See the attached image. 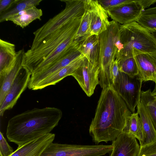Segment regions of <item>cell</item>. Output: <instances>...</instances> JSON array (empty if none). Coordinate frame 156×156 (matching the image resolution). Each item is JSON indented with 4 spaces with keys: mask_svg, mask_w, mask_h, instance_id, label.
Returning a JSON list of instances; mask_svg holds the SVG:
<instances>
[{
    "mask_svg": "<svg viewBox=\"0 0 156 156\" xmlns=\"http://www.w3.org/2000/svg\"><path fill=\"white\" fill-rule=\"evenodd\" d=\"M42 15L41 9L34 7L19 12L9 19L7 21H11L23 28L35 20H41Z\"/></svg>",
    "mask_w": 156,
    "mask_h": 156,
    "instance_id": "obj_22",
    "label": "cell"
},
{
    "mask_svg": "<svg viewBox=\"0 0 156 156\" xmlns=\"http://www.w3.org/2000/svg\"><path fill=\"white\" fill-rule=\"evenodd\" d=\"M138 0L123 5L107 10L108 16L121 25L136 22L144 10Z\"/></svg>",
    "mask_w": 156,
    "mask_h": 156,
    "instance_id": "obj_12",
    "label": "cell"
},
{
    "mask_svg": "<svg viewBox=\"0 0 156 156\" xmlns=\"http://www.w3.org/2000/svg\"><path fill=\"white\" fill-rule=\"evenodd\" d=\"M62 116L55 107L34 108L11 118L8 121L6 136L8 140L20 146L50 133Z\"/></svg>",
    "mask_w": 156,
    "mask_h": 156,
    "instance_id": "obj_2",
    "label": "cell"
},
{
    "mask_svg": "<svg viewBox=\"0 0 156 156\" xmlns=\"http://www.w3.org/2000/svg\"><path fill=\"white\" fill-rule=\"evenodd\" d=\"M78 49L90 63L98 67L99 43L98 35H94L89 37L80 45Z\"/></svg>",
    "mask_w": 156,
    "mask_h": 156,
    "instance_id": "obj_21",
    "label": "cell"
},
{
    "mask_svg": "<svg viewBox=\"0 0 156 156\" xmlns=\"http://www.w3.org/2000/svg\"><path fill=\"white\" fill-rule=\"evenodd\" d=\"M112 145L113 148L109 156H137L140 149L136 138L125 132L113 141Z\"/></svg>",
    "mask_w": 156,
    "mask_h": 156,
    "instance_id": "obj_16",
    "label": "cell"
},
{
    "mask_svg": "<svg viewBox=\"0 0 156 156\" xmlns=\"http://www.w3.org/2000/svg\"><path fill=\"white\" fill-rule=\"evenodd\" d=\"M123 132L132 135L139 140L140 146H143V126L140 118L137 112L131 114L129 118L127 126Z\"/></svg>",
    "mask_w": 156,
    "mask_h": 156,
    "instance_id": "obj_25",
    "label": "cell"
},
{
    "mask_svg": "<svg viewBox=\"0 0 156 156\" xmlns=\"http://www.w3.org/2000/svg\"><path fill=\"white\" fill-rule=\"evenodd\" d=\"M85 57L83 55L50 75L35 87L33 90L42 89L48 86L54 85L72 74L82 64Z\"/></svg>",
    "mask_w": 156,
    "mask_h": 156,
    "instance_id": "obj_18",
    "label": "cell"
},
{
    "mask_svg": "<svg viewBox=\"0 0 156 156\" xmlns=\"http://www.w3.org/2000/svg\"><path fill=\"white\" fill-rule=\"evenodd\" d=\"M111 145H80L51 143L40 156H101L113 150Z\"/></svg>",
    "mask_w": 156,
    "mask_h": 156,
    "instance_id": "obj_7",
    "label": "cell"
},
{
    "mask_svg": "<svg viewBox=\"0 0 156 156\" xmlns=\"http://www.w3.org/2000/svg\"><path fill=\"white\" fill-rule=\"evenodd\" d=\"M144 10L151 5L156 3V0H138Z\"/></svg>",
    "mask_w": 156,
    "mask_h": 156,
    "instance_id": "obj_34",
    "label": "cell"
},
{
    "mask_svg": "<svg viewBox=\"0 0 156 156\" xmlns=\"http://www.w3.org/2000/svg\"><path fill=\"white\" fill-rule=\"evenodd\" d=\"M155 103H156V98H155Z\"/></svg>",
    "mask_w": 156,
    "mask_h": 156,
    "instance_id": "obj_38",
    "label": "cell"
},
{
    "mask_svg": "<svg viewBox=\"0 0 156 156\" xmlns=\"http://www.w3.org/2000/svg\"><path fill=\"white\" fill-rule=\"evenodd\" d=\"M42 0H16L14 7L0 15V22L8 20L19 12L30 9L36 7Z\"/></svg>",
    "mask_w": 156,
    "mask_h": 156,
    "instance_id": "obj_24",
    "label": "cell"
},
{
    "mask_svg": "<svg viewBox=\"0 0 156 156\" xmlns=\"http://www.w3.org/2000/svg\"><path fill=\"white\" fill-rule=\"evenodd\" d=\"M86 3V9L76 32L74 42L80 45L91 36V18L90 12Z\"/></svg>",
    "mask_w": 156,
    "mask_h": 156,
    "instance_id": "obj_23",
    "label": "cell"
},
{
    "mask_svg": "<svg viewBox=\"0 0 156 156\" xmlns=\"http://www.w3.org/2000/svg\"><path fill=\"white\" fill-rule=\"evenodd\" d=\"M119 23L112 20L106 30L99 34V84L102 89L112 85L113 63L120 48Z\"/></svg>",
    "mask_w": 156,
    "mask_h": 156,
    "instance_id": "obj_4",
    "label": "cell"
},
{
    "mask_svg": "<svg viewBox=\"0 0 156 156\" xmlns=\"http://www.w3.org/2000/svg\"><path fill=\"white\" fill-rule=\"evenodd\" d=\"M136 22L151 33L156 32V13L141 14Z\"/></svg>",
    "mask_w": 156,
    "mask_h": 156,
    "instance_id": "obj_28",
    "label": "cell"
},
{
    "mask_svg": "<svg viewBox=\"0 0 156 156\" xmlns=\"http://www.w3.org/2000/svg\"><path fill=\"white\" fill-rule=\"evenodd\" d=\"M140 99L144 104L156 131V104L151 89L141 90Z\"/></svg>",
    "mask_w": 156,
    "mask_h": 156,
    "instance_id": "obj_26",
    "label": "cell"
},
{
    "mask_svg": "<svg viewBox=\"0 0 156 156\" xmlns=\"http://www.w3.org/2000/svg\"><path fill=\"white\" fill-rule=\"evenodd\" d=\"M156 13V6L144 10L142 12L143 14H148Z\"/></svg>",
    "mask_w": 156,
    "mask_h": 156,
    "instance_id": "obj_35",
    "label": "cell"
},
{
    "mask_svg": "<svg viewBox=\"0 0 156 156\" xmlns=\"http://www.w3.org/2000/svg\"><path fill=\"white\" fill-rule=\"evenodd\" d=\"M14 151L4 137L3 133H0V156H10Z\"/></svg>",
    "mask_w": 156,
    "mask_h": 156,
    "instance_id": "obj_31",
    "label": "cell"
},
{
    "mask_svg": "<svg viewBox=\"0 0 156 156\" xmlns=\"http://www.w3.org/2000/svg\"><path fill=\"white\" fill-rule=\"evenodd\" d=\"M54 133H49L28 142L20 146L10 156H40L55 138Z\"/></svg>",
    "mask_w": 156,
    "mask_h": 156,
    "instance_id": "obj_15",
    "label": "cell"
},
{
    "mask_svg": "<svg viewBox=\"0 0 156 156\" xmlns=\"http://www.w3.org/2000/svg\"><path fill=\"white\" fill-rule=\"evenodd\" d=\"M120 50L118 60L133 57L135 49L146 53L156 54V39L152 34L137 22L119 24Z\"/></svg>",
    "mask_w": 156,
    "mask_h": 156,
    "instance_id": "obj_5",
    "label": "cell"
},
{
    "mask_svg": "<svg viewBox=\"0 0 156 156\" xmlns=\"http://www.w3.org/2000/svg\"><path fill=\"white\" fill-rule=\"evenodd\" d=\"M99 3L106 10L132 2L133 0H99Z\"/></svg>",
    "mask_w": 156,
    "mask_h": 156,
    "instance_id": "obj_29",
    "label": "cell"
},
{
    "mask_svg": "<svg viewBox=\"0 0 156 156\" xmlns=\"http://www.w3.org/2000/svg\"><path fill=\"white\" fill-rule=\"evenodd\" d=\"M31 75V73L23 66L0 105L1 116H3L5 111L12 108L15 105L21 94L27 87Z\"/></svg>",
    "mask_w": 156,
    "mask_h": 156,
    "instance_id": "obj_10",
    "label": "cell"
},
{
    "mask_svg": "<svg viewBox=\"0 0 156 156\" xmlns=\"http://www.w3.org/2000/svg\"><path fill=\"white\" fill-rule=\"evenodd\" d=\"M142 83L137 76L132 77L121 72L112 85L117 93L123 100L132 113L140 100Z\"/></svg>",
    "mask_w": 156,
    "mask_h": 156,
    "instance_id": "obj_8",
    "label": "cell"
},
{
    "mask_svg": "<svg viewBox=\"0 0 156 156\" xmlns=\"http://www.w3.org/2000/svg\"><path fill=\"white\" fill-rule=\"evenodd\" d=\"M156 39V32L151 33Z\"/></svg>",
    "mask_w": 156,
    "mask_h": 156,
    "instance_id": "obj_37",
    "label": "cell"
},
{
    "mask_svg": "<svg viewBox=\"0 0 156 156\" xmlns=\"http://www.w3.org/2000/svg\"><path fill=\"white\" fill-rule=\"evenodd\" d=\"M98 67L91 63L85 57L83 61L71 74L77 81L86 95L91 96L99 84Z\"/></svg>",
    "mask_w": 156,
    "mask_h": 156,
    "instance_id": "obj_9",
    "label": "cell"
},
{
    "mask_svg": "<svg viewBox=\"0 0 156 156\" xmlns=\"http://www.w3.org/2000/svg\"><path fill=\"white\" fill-rule=\"evenodd\" d=\"M85 2L91 15V35H98L106 30L109 25L107 11L97 0H85Z\"/></svg>",
    "mask_w": 156,
    "mask_h": 156,
    "instance_id": "obj_14",
    "label": "cell"
},
{
    "mask_svg": "<svg viewBox=\"0 0 156 156\" xmlns=\"http://www.w3.org/2000/svg\"><path fill=\"white\" fill-rule=\"evenodd\" d=\"M76 47L48 69L40 73L31 74L28 85L29 89L33 90L38 84L48 77L69 64L83 55Z\"/></svg>",
    "mask_w": 156,
    "mask_h": 156,
    "instance_id": "obj_13",
    "label": "cell"
},
{
    "mask_svg": "<svg viewBox=\"0 0 156 156\" xmlns=\"http://www.w3.org/2000/svg\"><path fill=\"white\" fill-rule=\"evenodd\" d=\"M118 61L121 72L125 73L132 77L138 75V68L134 57L121 59Z\"/></svg>",
    "mask_w": 156,
    "mask_h": 156,
    "instance_id": "obj_27",
    "label": "cell"
},
{
    "mask_svg": "<svg viewBox=\"0 0 156 156\" xmlns=\"http://www.w3.org/2000/svg\"><path fill=\"white\" fill-rule=\"evenodd\" d=\"M151 95L155 98H156V83L153 90L151 92Z\"/></svg>",
    "mask_w": 156,
    "mask_h": 156,
    "instance_id": "obj_36",
    "label": "cell"
},
{
    "mask_svg": "<svg viewBox=\"0 0 156 156\" xmlns=\"http://www.w3.org/2000/svg\"><path fill=\"white\" fill-rule=\"evenodd\" d=\"M132 114L112 85L103 89L89 133L98 144L115 140L124 130Z\"/></svg>",
    "mask_w": 156,
    "mask_h": 156,
    "instance_id": "obj_1",
    "label": "cell"
},
{
    "mask_svg": "<svg viewBox=\"0 0 156 156\" xmlns=\"http://www.w3.org/2000/svg\"><path fill=\"white\" fill-rule=\"evenodd\" d=\"M82 16L64 25L37 44L31 46L30 48L25 52L23 66L27 69L32 74L60 44L78 30Z\"/></svg>",
    "mask_w": 156,
    "mask_h": 156,
    "instance_id": "obj_3",
    "label": "cell"
},
{
    "mask_svg": "<svg viewBox=\"0 0 156 156\" xmlns=\"http://www.w3.org/2000/svg\"><path fill=\"white\" fill-rule=\"evenodd\" d=\"M16 0H0V15L9 9Z\"/></svg>",
    "mask_w": 156,
    "mask_h": 156,
    "instance_id": "obj_33",
    "label": "cell"
},
{
    "mask_svg": "<svg viewBox=\"0 0 156 156\" xmlns=\"http://www.w3.org/2000/svg\"><path fill=\"white\" fill-rule=\"evenodd\" d=\"M25 52L23 49L17 51V58L13 67L0 82V105L4 100L18 73L23 67V62Z\"/></svg>",
    "mask_w": 156,
    "mask_h": 156,
    "instance_id": "obj_19",
    "label": "cell"
},
{
    "mask_svg": "<svg viewBox=\"0 0 156 156\" xmlns=\"http://www.w3.org/2000/svg\"><path fill=\"white\" fill-rule=\"evenodd\" d=\"M60 1L65 3V9L33 32L34 37L31 46L37 44L50 34L83 14L86 9L85 0Z\"/></svg>",
    "mask_w": 156,
    "mask_h": 156,
    "instance_id": "obj_6",
    "label": "cell"
},
{
    "mask_svg": "<svg viewBox=\"0 0 156 156\" xmlns=\"http://www.w3.org/2000/svg\"><path fill=\"white\" fill-rule=\"evenodd\" d=\"M136 107L137 112L139 114L142 125L144 146L151 143L156 140V131L146 108L140 99Z\"/></svg>",
    "mask_w": 156,
    "mask_h": 156,
    "instance_id": "obj_20",
    "label": "cell"
},
{
    "mask_svg": "<svg viewBox=\"0 0 156 156\" xmlns=\"http://www.w3.org/2000/svg\"><path fill=\"white\" fill-rule=\"evenodd\" d=\"M137 156H156V140L151 143L140 147Z\"/></svg>",
    "mask_w": 156,
    "mask_h": 156,
    "instance_id": "obj_30",
    "label": "cell"
},
{
    "mask_svg": "<svg viewBox=\"0 0 156 156\" xmlns=\"http://www.w3.org/2000/svg\"><path fill=\"white\" fill-rule=\"evenodd\" d=\"M14 44L0 39V82L13 67L17 58Z\"/></svg>",
    "mask_w": 156,
    "mask_h": 156,
    "instance_id": "obj_17",
    "label": "cell"
},
{
    "mask_svg": "<svg viewBox=\"0 0 156 156\" xmlns=\"http://www.w3.org/2000/svg\"><path fill=\"white\" fill-rule=\"evenodd\" d=\"M133 53L138 68V79L141 83L151 81L156 84V54L144 53L135 49Z\"/></svg>",
    "mask_w": 156,
    "mask_h": 156,
    "instance_id": "obj_11",
    "label": "cell"
},
{
    "mask_svg": "<svg viewBox=\"0 0 156 156\" xmlns=\"http://www.w3.org/2000/svg\"><path fill=\"white\" fill-rule=\"evenodd\" d=\"M120 73L118 60L115 59L113 63L111 71L112 85L115 83L120 75Z\"/></svg>",
    "mask_w": 156,
    "mask_h": 156,
    "instance_id": "obj_32",
    "label": "cell"
}]
</instances>
